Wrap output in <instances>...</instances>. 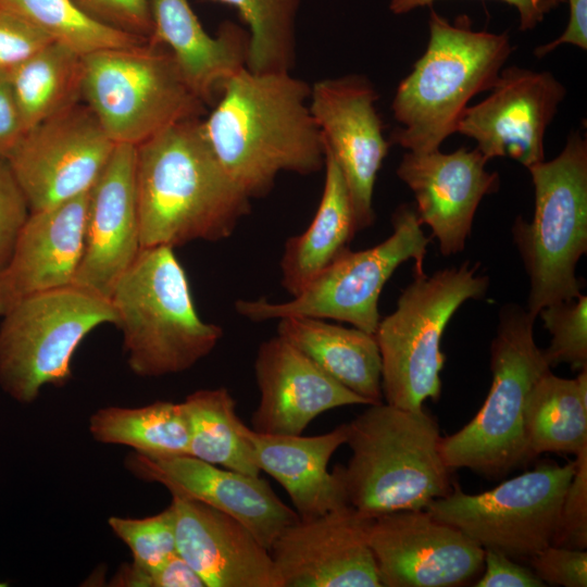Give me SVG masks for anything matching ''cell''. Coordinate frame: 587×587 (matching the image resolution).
Returning <instances> with one entry per match:
<instances>
[{
	"mask_svg": "<svg viewBox=\"0 0 587 587\" xmlns=\"http://www.w3.org/2000/svg\"><path fill=\"white\" fill-rule=\"evenodd\" d=\"M310 93L311 86L291 72L247 67L222 86L202 129L223 168L250 199L266 196L280 173L324 168L325 143Z\"/></svg>",
	"mask_w": 587,
	"mask_h": 587,
	"instance_id": "cell-1",
	"label": "cell"
},
{
	"mask_svg": "<svg viewBox=\"0 0 587 587\" xmlns=\"http://www.w3.org/2000/svg\"><path fill=\"white\" fill-rule=\"evenodd\" d=\"M141 248L228 238L250 198L210 148L199 117L178 122L135 147Z\"/></svg>",
	"mask_w": 587,
	"mask_h": 587,
	"instance_id": "cell-2",
	"label": "cell"
},
{
	"mask_svg": "<svg viewBox=\"0 0 587 587\" xmlns=\"http://www.w3.org/2000/svg\"><path fill=\"white\" fill-rule=\"evenodd\" d=\"M346 444L351 457L333 472L347 503L363 515L424 510L453 488L439 425L424 408L369 404L347 424Z\"/></svg>",
	"mask_w": 587,
	"mask_h": 587,
	"instance_id": "cell-3",
	"label": "cell"
},
{
	"mask_svg": "<svg viewBox=\"0 0 587 587\" xmlns=\"http://www.w3.org/2000/svg\"><path fill=\"white\" fill-rule=\"evenodd\" d=\"M428 25L426 50L391 103L400 126L389 142L411 152L439 150L470 100L494 87L514 49L507 33L474 30L465 15L451 23L432 9Z\"/></svg>",
	"mask_w": 587,
	"mask_h": 587,
	"instance_id": "cell-4",
	"label": "cell"
},
{
	"mask_svg": "<svg viewBox=\"0 0 587 587\" xmlns=\"http://www.w3.org/2000/svg\"><path fill=\"white\" fill-rule=\"evenodd\" d=\"M110 301L132 372L142 377L182 373L205 358L223 335L198 314L173 248H142Z\"/></svg>",
	"mask_w": 587,
	"mask_h": 587,
	"instance_id": "cell-5",
	"label": "cell"
},
{
	"mask_svg": "<svg viewBox=\"0 0 587 587\" xmlns=\"http://www.w3.org/2000/svg\"><path fill=\"white\" fill-rule=\"evenodd\" d=\"M527 170L534 216L516 217L512 235L529 278L527 311L536 319L542 308L582 294L576 265L587 251L586 138L571 133L558 157Z\"/></svg>",
	"mask_w": 587,
	"mask_h": 587,
	"instance_id": "cell-6",
	"label": "cell"
},
{
	"mask_svg": "<svg viewBox=\"0 0 587 587\" xmlns=\"http://www.w3.org/2000/svg\"><path fill=\"white\" fill-rule=\"evenodd\" d=\"M535 320L516 304L501 309L490 346L489 392L467 424L441 437V454L451 472L469 469L497 478L529 460L524 409L535 382L551 369L536 345Z\"/></svg>",
	"mask_w": 587,
	"mask_h": 587,
	"instance_id": "cell-7",
	"label": "cell"
},
{
	"mask_svg": "<svg viewBox=\"0 0 587 587\" xmlns=\"http://www.w3.org/2000/svg\"><path fill=\"white\" fill-rule=\"evenodd\" d=\"M477 266L466 261L432 275L414 273L396 310L380 319L374 335L386 403L415 411L424 408L425 400L439 399L445 328L460 305L484 297L488 288V277L478 274Z\"/></svg>",
	"mask_w": 587,
	"mask_h": 587,
	"instance_id": "cell-8",
	"label": "cell"
},
{
	"mask_svg": "<svg viewBox=\"0 0 587 587\" xmlns=\"http://www.w3.org/2000/svg\"><path fill=\"white\" fill-rule=\"evenodd\" d=\"M82 101L116 145L134 147L178 122L199 117L204 104L184 80L170 50L150 39L84 55Z\"/></svg>",
	"mask_w": 587,
	"mask_h": 587,
	"instance_id": "cell-9",
	"label": "cell"
},
{
	"mask_svg": "<svg viewBox=\"0 0 587 587\" xmlns=\"http://www.w3.org/2000/svg\"><path fill=\"white\" fill-rule=\"evenodd\" d=\"M1 317L0 387L20 403L35 401L46 385H64L80 342L115 323L109 299L73 284L28 297Z\"/></svg>",
	"mask_w": 587,
	"mask_h": 587,
	"instance_id": "cell-10",
	"label": "cell"
},
{
	"mask_svg": "<svg viewBox=\"0 0 587 587\" xmlns=\"http://www.w3.org/2000/svg\"><path fill=\"white\" fill-rule=\"evenodd\" d=\"M391 223L394 230L387 239L365 250L347 248L291 300H238L236 311L253 322L307 316L346 322L375 334L380 321L378 299L386 282L410 259L415 273H423L429 242L413 205H399Z\"/></svg>",
	"mask_w": 587,
	"mask_h": 587,
	"instance_id": "cell-11",
	"label": "cell"
},
{
	"mask_svg": "<svg viewBox=\"0 0 587 587\" xmlns=\"http://www.w3.org/2000/svg\"><path fill=\"white\" fill-rule=\"evenodd\" d=\"M576 462L542 463L495 488L466 494L454 486L425 509L461 530L484 550L528 562L551 545L560 505Z\"/></svg>",
	"mask_w": 587,
	"mask_h": 587,
	"instance_id": "cell-12",
	"label": "cell"
},
{
	"mask_svg": "<svg viewBox=\"0 0 587 587\" xmlns=\"http://www.w3.org/2000/svg\"><path fill=\"white\" fill-rule=\"evenodd\" d=\"M115 147L78 102L28 129L7 161L33 213L89 192Z\"/></svg>",
	"mask_w": 587,
	"mask_h": 587,
	"instance_id": "cell-13",
	"label": "cell"
},
{
	"mask_svg": "<svg viewBox=\"0 0 587 587\" xmlns=\"http://www.w3.org/2000/svg\"><path fill=\"white\" fill-rule=\"evenodd\" d=\"M369 545L382 587H455L484 569L485 550L425 509L374 516Z\"/></svg>",
	"mask_w": 587,
	"mask_h": 587,
	"instance_id": "cell-14",
	"label": "cell"
},
{
	"mask_svg": "<svg viewBox=\"0 0 587 587\" xmlns=\"http://www.w3.org/2000/svg\"><path fill=\"white\" fill-rule=\"evenodd\" d=\"M377 99L374 85L357 74L311 86L310 110L344 175L357 232L374 223V187L390 146L376 110Z\"/></svg>",
	"mask_w": 587,
	"mask_h": 587,
	"instance_id": "cell-15",
	"label": "cell"
},
{
	"mask_svg": "<svg viewBox=\"0 0 587 587\" xmlns=\"http://www.w3.org/2000/svg\"><path fill=\"white\" fill-rule=\"evenodd\" d=\"M483 101L467 107L457 133L474 139L489 161L514 159L526 168L545 161L544 138L566 95L552 73L502 68Z\"/></svg>",
	"mask_w": 587,
	"mask_h": 587,
	"instance_id": "cell-16",
	"label": "cell"
},
{
	"mask_svg": "<svg viewBox=\"0 0 587 587\" xmlns=\"http://www.w3.org/2000/svg\"><path fill=\"white\" fill-rule=\"evenodd\" d=\"M372 519L345 505L285 527L270 550L280 587H382Z\"/></svg>",
	"mask_w": 587,
	"mask_h": 587,
	"instance_id": "cell-17",
	"label": "cell"
},
{
	"mask_svg": "<svg viewBox=\"0 0 587 587\" xmlns=\"http://www.w3.org/2000/svg\"><path fill=\"white\" fill-rule=\"evenodd\" d=\"M127 469L138 478L163 485L242 523L268 551L280 532L299 515L260 476L221 469L191 455L157 457L134 452Z\"/></svg>",
	"mask_w": 587,
	"mask_h": 587,
	"instance_id": "cell-18",
	"label": "cell"
},
{
	"mask_svg": "<svg viewBox=\"0 0 587 587\" xmlns=\"http://www.w3.org/2000/svg\"><path fill=\"white\" fill-rule=\"evenodd\" d=\"M141 249L135 147L116 145L88 192L83 247L73 285L110 300Z\"/></svg>",
	"mask_w": 587,
	"mask_h": 587,
	"instance_id": "cell-19",
	"label": "cell"
},
{
	"mask_svg": "<svg viewBox=\"0 0 587 587\" xmlns=\"http://www.w3.org/2000/svg\"><path fill=\"white\" fill-rule=\"evenodd\" d=\"M487 162L476 148H459L450 153L408 151L397 167L414 195L420 223L430 227L444 255L464 249L482 199L499 188V175L486 168Z\"/></svg>",
	"mask_w": 587,
	"mask_h": 587,
	"instance_id": "cell-20",
	"label": "cell"
},
{
	"mask_svg": "<svg viewBox=\"0 0 587 587\" xmlns=\"http://www.w3.org/2000/svg\"><path fill=\"white\" fill-rule=\"evenodd\" d=\"M254 374L260 400L251 425L258 433L301 435L323 412L370 404L278 335L260 345Z\"/></svg>",
	"mask_w": 587,
	"mask_h": 587,
	"instance_id": "cell-21",
	"label": "cell"
},
{
	"mask_svg": "<svg viewBox=\"0 0 587 587\" xmlns=\"http://www.w3.org/2000/svg\"><path fill=\"white\" fill-rule=\"evenodd\" d=\"M177 553L205 587H280L270 551L232 515L172 495Z\"/></svg>",
	"mask_w": 587,
	"mask_h": 587,
	"instance_id": "cell-22",
	"label": "cell"
},
{
	"mask_svg": "<svg viewBox=\"0 0 587 587\" xmlns=\"http://www.w3.org/2000/svg\"><path fill=\"white\" fill-rule=\"evenodd\" d=\"M87 202L88 192L29 214L0 268V316L28 297L73 284Z\"/></svg>",
	"mask_w": 587,
	"mask_h": 587,
	"instance_id": "cell-23",
	"label": "cell"
},
{
	"mask_svg": "<svg viewBox=\"0 0 587 587\" xmlns=\"http://www.w3.org/2000/svg\"><path fill=\"white\" fill-rule=\"evenodd\" d=\"M153 32L150 40L172 53L190 90L205 104L226 80L247 65L249 34L234 22L211 36L188 0H149Z\"/></svg>",
	"mask_w": 587,
	"mask_h": 587,
	"instance_id": "cell-24",
	"label": "cell"
},
{
	"mask_svg": "<svg viewBox=\"0 0 587 587\" xmlns=\"http://www.w3.org/2000/svg\"><path fill=\"white\" fill-rule=\"evenodd\" d=\"M253 458L260 471L287 491L301 520H310L349 505L341 484L328 463L347 440V424L305 437L270 435L248 428Z\"/></svg>",
	"mask_w": 587,
	"mask_h": 587,
	"instance_id": "cell-25",
	"label": "cell"
},
{
	"mask_svg": "<svg viewBox=\"0 0 587 587\" xmlns=\"http://www.w3.org/2000/svg\"><path fill=\"white\" fill-rule=\"evenodd\" d=\"M277 335L370 404L383 401L382 359L374 334L322 319L287 316L278 320Z\"/></svg>",
	"mask_w": 587,
	"mask_h": 587,
	"instance_id": "cell-26",
	"label": "cell"
},
{
	"mask_svg": "<svg viewBox=\"0 0 587 587\" xmlns=\"http://www.w3.org/2000/svg\"><path fill=\"white\" fill-rule=\"evenodd\" d=\"M322 198L309 227L289 238L280 260L282 285L294 297L330 265L347 248L357 228L347 184L325 147Z\"/></svg>",
	"mask_w": 587,
	"mask_h": 587,
	"instance_id": "cell-27",
	"label": "cell"
},
{
	"mask_svg": "<svg viewBox=\"0 0 587 587\" xmlns=\"http://www.w3.org/2000/svg\"><path fill=\"white\" fill-rule=\"evenodd\" d=\"M524 429L529 460L546 452L577 457L587 450V369L573 379L544 373L528 394Z\"/></svg>",
	"mask_w": 587,
	"mask_h": 587,
	"instance_id": "cell-28",
	"label": "cell"
},
{
	"mask_svg": "<svg viewBox=\"0 0 587 587\" xmlns=\"http://www.w3.org/2000/svg\"><path fill=\"white\" fill-rule=\"evenodd\" d=\"M25 133L82 102L83 57L57 42L7 71Z\"/></svg>",
	"mask_w": 587,
	"mask_h": 587,
	"instance_id": "cell-29",
	"label": "cell"
},
{
	"mask_svg": "<svg viewBox=\"0 0 587 587\" xmlns=\"http://www.w3.org/2000/svg\"><path fill=\"white\" fill-rule=\"evenodd\" d=\"M189 425V455L260 476L247 436L248 426L236 413L226 388L199 389L182 402Z\"/></svg>",
	"mask_w": 587,
	"mask_h": 587,
	"instance_id": "cell-30",
	"label": "cell"
},
{
	"mask_svg": "<svg viewBox=\"0 0 587 587\" xmlns=\"http://www.w3.org/2000/svg\"><path fill=\"white\" fill-rule=\"evenodd\" d=\"M89 432L99 442L147 455H189V425L182 402L101 408L89 417Z\"/></svg>",
	"mask_w": 587,
	"mask_h": 587,
	"instance_id": "cell-31",
	"label": "cell"
},
{
	"mask_svg": "<svg viewBox=\"0 0 587 587\" xmlns=\"http://www.w3.org/2000/svg\"><path fill=\"white\" fill-rule=\"evenodd\" d=\"M0 8L23 17L53 42L82 57L111 48L135 47L149 40L99 23L72 0H0Z\"/></svg>",
	"mask_w": 587,
	"mask_h": 587,
	"instance_id": "cell-32",
	"label": "cell"
},
{
	"mask_svg": "<svg viewBox=\"0 0 587 587\" xmlns=\"http://www.w3.org/2000/svg\"><path fill=\"white\" fill-rule=\"evenodd\" d=\"M234 7L248 26L246 67L254 73L291 72L301 0H209Z\"/></svg>",
	"mask_w": 587,
	"mask_h": 587,
	"instance_id": "cell-33",
	"label": "cell"
},
{
	"mask_svg": "<svg viewBox=\"0 0 587 587\" xmlns=\"http://www.w3.org/2000/svg\"><path fill=\"white\" fill-rule=\"evenodd\" d=\"M538 315L552 337L544 349L550 367L565 363L575 371L587 369V296L547 305Z\"/></svg>",
	"mask_w": 587,
	"mask_h": 587,
	"instance_id": "cell-34",
	"label": "cell"
},
{
	"mask_svg": "<svg viewBox=\"0 0 587 587\" xmlns=\"http://www.w3.org/2000/svg\"><path fill=\"white\" fill-rule=\"evenodd\" d=\"M108 524L128 546L133 564L142 570H154L177 552L175 516L171 504L162 512L143 519L112 516Z\"/></svg>",
	"mask_w": 587,
	"mask_h": 587,
	"instance_id": "cell-35",
	"label": "cell"
},
{
	"mask_svg": "<svg viewBox=\"0 0 587 587\" xmlns=\"http://www.w3.org/2000/svg\"><path fill=\"white\" fill-rule=\"evenodd\" d=\"M575 473L563 496L551 545L587 549V450L575 457Z\"/></svg>",
	"mask_w": 587,
	"mask_h": 587,
	"instance_id": "cell-36",
	"label": "cell"
},
{
	"mask_svg": "<svg viewBox=\"0 0 587 587\" xmlns=\"http://www.w3.org/2000/svg\"><path fill=\"white\" fill-rule=\"evenodd\" d=\"M101 24L150 39L153 24L149 0H72Z\"/></svg>",
	"mask_w": 587,
	"mask_h": 587,
	"instance_id": "cell-37",
	"label": "cell"
},
{
	"mask_svg": "<svg viewBox=\"0 0 587 587\" xmlns=\"http://www.w3.org/2000/svg\"><path fill=\"white\" fill-rule=\"evenodd\" d=\"M534 573L545 585L587 586V551L549 545L529 561Z\"/></svg>",
	"mask_w": 587,
	"mask_h": 587,
	"instance_id": "cell-38",
	"label": "cell"
},
{
	"mask_svg": "<svg viewBox=\"0 0 587 587\" xmlns=\"http://www.w3.org/2000/svg\"><path fill=\"white\" fill-rule=\"evenodd\" d=\"M30 210L5 159L0 158V268L8 262Z\"/></svg>",
	"mask_w": 587,
	"mask_h": 587,
	"instance_id": "cell-39",
	"label": "cell"
},
{
	"mask_svg": "<svg viewBox=\"0 0 587 587\" xmlns=\"http://www.w3.org/2000/svg\"><path fill=\"white\" fill-rule=\"evenodd\" d=\"M120 587H205L197 572L176 552L154 570L135 564L121 566L111 580Z\"/></svg>",
	"mask_w": 587,
	"mask_h": 587,
	"instance_id": "cell-40",
	"label": "cell"
},
{
	"mask_svg": "<svg viewBox=\"0 0 587 587\" xmlns=\"http://www.w3.org/2000/svg\"><path fill=\"white\" fill-rule=\"evenodd\" d=\"M53 42L23 17L0 8V71H9Z\"/></svg>",
	"mask_w": 587,
	"mask_h": 587,
	"instance_id": "cell-41",
	"label": "cell"
},
{
	"mask_svg": "<svg viewBox=\"0 0 587 587\" xmlns=\"http://www.w3.org/2000/svg\"><path fill=\"white\" fill-rule=\"evenodd\" d=\"M485 572L476 587H542L546 586L532 569L494 550H485Z\"/></svg>",
	"mask_w": 587,
	"mask_h": 587,
	"instance_id": "cell-42",
	"label": "cell"
},
{
	"mask_svg": "<svg viewBox=\"0 0 587 587\" xmlns=\"http://www.w3.org/2000/svg\"><path fill=\"white\" fill-rule=\"evenodd\" d=\"M25 134L7 71H0V158L8 159Z\"/></svg>",
	"mask_w": 587,
	"mask_h": 587,
	"instance_id": "cell-43",
	"label": "cell"
},
{
	"mask_svg": "<svg viewBox=\"0 0 587 587\" xmlns=\"http://www.w3.org/2000/svg\"><path fill=\"white\" fill-rule=\"evenodd\" d=\"M436 0H390L389 9L394 14H405L417 8L430 5ZM514 7L520 16V29L535 28L545 16L564 0H501Z\"/></svg>",
	"mask_w": 587,
	"mask_h": 587,
	"instance_id": "cell-44",
	"label": "cell"
},
{
	"mask_svg": "<svg viewBox=\"0 0 587 587\" xmlns=\"http://www.w3.org/2000/svg\"><path fill=\"white\" fill-rule=\"evenodd\" d=\"M570 18L563 34L557 39L538 46L534 50L536 58L540 59L561 45H574L587 50V0H567Z\"/></svg>",
	"mask_w": 587,
	"mask_h": 587,
	"instance_id": "cell-45",
	"label": "cell"
},
{
	"mask_svg": "<svg viewBox=\"0 0 587 587\" xmlns=\"http://www.w3.org/2000/svg\"><path fill=\"white\" fill-rule=\"evenodd\" d=\"M5 586H8V584H7V583H4V582H0V587H5Z\"/></svg>",
	"mask_w": 587,
	"mask_h": 587,
	"instance_id": "cell-46",
	"label": "cell"
}]
</instances>
